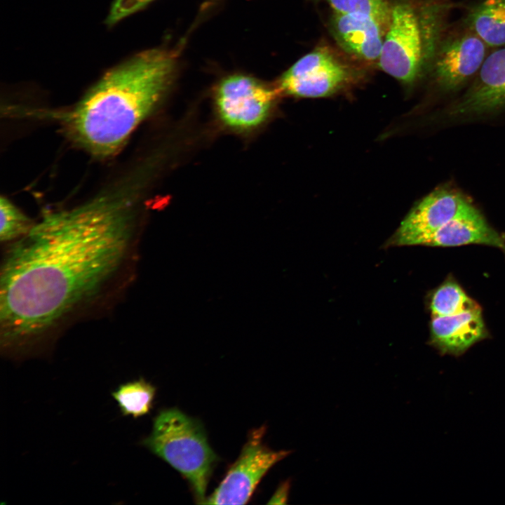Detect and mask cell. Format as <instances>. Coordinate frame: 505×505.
<instances>
[{"label":"cell","instance_id":"cell-1","mask_svg":"<svg viewBox=\"0 0 505 505\" xmlns=\"http://www.w3.org/2000/svg\"><path fill=\"white\" fill-rule=\"evenodd\" d=\"M135 227L129 196L113 193L46 213L13 242L1 269L2 349L28 351L93 300L126 261Z\"/></svg>","mask_w":505,"mask_h":505},{"label":"cell","instance_id":"cell-2","mask_svg":"<svg viewBox=\"0 0 505 505\" xmlns=\"http://www.w3.org/2000/svg\"><path fill=\"white\" fill-rule=\"evenodd\" d=\"M175 62L173 52L156 48L108 70L61 116L68 136L96 157L116 154L163 99Z\"/></svg>","mask_w":505,"mask_h":505},{"label":"cell","instance_id":"cell-3","mask_svg":"<svg viewBox=\"0 0 505 505\" xmlns=\"http://www.w3.org/2000/svg\"><path fill=\"white\" fill-rule=\"evenodd\" d=\"M457 3L452 0H396L378 61L379 67L403 84L427 76L438 44Z\"/></svg>","mask_w":505,"mask_h":505},{"label":"cell","instance_id":"cell-4","mask_svg":"<svg viewBox=\"0 0 505 505\" xmlns=\"http://www.w3.org/2000/svg\"><path fill=\"white\" fill-rule=\"evenodd\" d=\"M141 444L188 480L197 503L204 501L218 458L198 421L177 408L161 410L154 419L151 433Z\"/></svg>","mask_w":505,"mask_h":505},{"label":"cell","instance_id":"cell-5","mask_svg":"<svg viewBox=\"0 0 505 505\" xmlns=\"http://www.w3.org/2000/svg\"><path fill=\"white\" fill-rule=\"evenodd\" d=\"M490 50L459 20L451 22L438 44L427 76L440 91L456 92L471 84Z\"/></svg>","mask_w":505,"mask_h":505},{"label":"cell","instance_id":"cell-6","mask_svg":"<svg viewBox=\"0 0 505 505\" xmlns=\"http://www.w3.org/2000/svg\"><path fill=\"white\" fill-rule=\"evenodd\" d=\"M265 426L252 430L241 454L231 466L219 486L203 504H245L262 478L291 450L274 451L263 442Z\"/></svg>","mask_w":505,"mask_h":505},{"label":"cell","instance_id":"cell-7","mask_svg":"<svg viewBox=\"0 0 505 505\" xmlns=\"http://www.w3.org/2000/svg\"><path fill=\"white\" fill-rule=\"evenodd\" d=\"M275 97V90L257 79L235 74L220 82L214 100L218 116L227 127L248 131L268 119Z\"/></svg>","mask_w":505,"mask_h":505},{"label":"cell","instance_id":"cell-8","mask_svg":"<svg viewBox=\"0 0 505 505\" xmlns=\"http://www.w3.org/2000/svg\"><path fill=\"white\" fill-rule=\"evenodd\" d=\"M353 68L328 46H318L294 63L281 77L280 89L302 97L333 94L353 78Z\"/></svg>","mask_w":505,"mask_h":505},{"label":"cell","instance_id":"cell-9","mask_svg":"<svg viewBox=\"0 0 505 505\" xmlns=\"http://www.w3.org/2000/svg\"><path fill=\"white\" fill-rule=\"evenodd\" d=\"M473 207L454 191L443 188L435 190L412 208L387 246L424 245L434 232Z\"/></svg>","mask_w":505,"mask_h":505},{"label":"cell","instance_id":"cell-10","mask_svg":"<svg viewBox=\"0 0 505 505\" xmlns=\"http://www.w3.org/2000/svg\"><path fill=\"white\" fill-rule=\"evenodd\" d=\"M505 107V45L490 50L478 74L448 114L462 117Z\"/></svg>","mask_w":505,"mask_h":505},{"label":"cell","instance_id":"cell-11","mask_svg":"<svg viewBox=\"0 0 505 505\" xmlns=\"http://www.w3.org/2000/svg\"><path fill=\"white\" fill-rule=\"evenodd\" d=\"M388 24L363 13L332 12L330 29L347 55L361 62H378Z\"/></svg>","mask_w":505,"mask_h":505},{"label":"cell","instance_id":"cell-12","mask_svg":"<svg viewBox=\"0 0 505 505\" xmlns=\"http://www.w3.org/2000/svg\"><path fill=\"white\" fill-rule=\"evenodd\" d=\"M487 336L480 307L431 318L429 343L443 355L461 356Z\"/></svg>","mask_w":505,"mask_h":505},{"label":"cell","instance_id":"cell-13","mask_svg":"<svg viewBox=\"0 0 505 505\" xmlns=\"http://www.w3.org/2000/svg\"><path fill=\"white\" fill-rule=\"evenodd\" d=\"M473 243L494 246L505 254V238L474 207L434 232L424 245L454 247Z\"/></svg>","mask_w":505,"mask_h":505},{"label":"cell","instance_id":"cell-14","mask_svg":"<svg viewBox=\"0 0 505 505\" xmlns=\"http://www.w3.org/2000/svg\"><path fill=\"white\" fill-rule=\"evenodd\" d=\"M457 8L459 20L491 50L505 45V0H466Z\"/></svg>","mask_w":505,"mask_h":505},{"label":"cell","instance_id":"cell-15","mask_svg":"<svg viewBox=\"0 0 505 505\" xmlns=\"http://www.w3.org/2000/svg\"><path fill=\"white\" fill-rule=\"evenodd\" d=\"M156 387L143 378L123 383L112 392L123 416L138 418L151 410Z\"/></svg>","mask_w":505,"mask_h":505},{"label":"cell","instance_id":"cell-16","mask_svg":"<svg viewBox=\"0 0 505 505\" xmlns=\"http://www.w3.org/2000/svg\"><path fill=\"white\" fill-rule=\"evenodd\" d=\"M479 307L461 286L453 280H447L432 295L430 310L432 316H447Z\"/></svg>","mask_w":505,"mask_h":505},{"label":"cell","instance_id":"cell-17","mask_svg":"<svg viewBox=\"0 0 505 505\" xmlns=\"http://www.w3.org/2000/svg\"><path fill=\"white\" fill-rule=\"evenodd\" d=\"M0 240L15 241L25 236L34 223L7 198L0 199Z\"/></svg>","mask_w":505,"mask_h":505},{"label":"cell","instance_id":"cell-18","mask_svg":"<svg viewBox=\"0 0 505 505\" xmlns=\"http://www.w3.org/2000/svg\"><path fill=\"white\" fill-rule=\"evenodd\" d=\"M332 9V12L363 13L389 23L391 2L389 0H322Z\"/></svg>","mask_w":505,"mask_h":505},{"label":"cell","instance_id":"cell-19","mask_svg":"<svg viewBox=\"0 0 505 505\" xmlns=\"http://www.w3.org/2000/svg\"><path fill=\"white\" fill-rule=\"evenodd\" d=\"M153 0H114L106 23L113 26L123 19L145 7Z\"/></svg>","mask_w":505,"mask_h":505},{"label":"cell","instance_id":"cell-20","mask_svg":"<svg viewBox=\"0 0 505 505\" xmlns=\"http://www.w3.org/2000/svg\"><path fill=\"white\" fill-rule=\"evenodd\" d=\"M290 480H286L280 483L274 494L268 504H285L287 503L289 491L290 488Z\"/></svg>","mask_w":505,"mask_h":505}]
</instances>
